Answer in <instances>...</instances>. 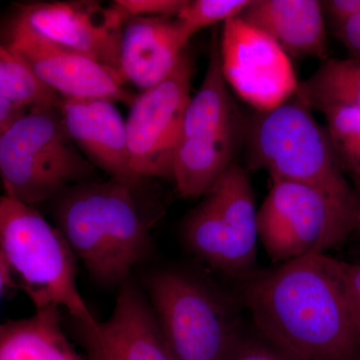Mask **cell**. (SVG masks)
<instances>
[{"label": "cell", "mask_w": 360, "mask_h": 360, "mask_svg": "<svg viewBox=\"0 0 360 360\" xmlns=\"http://www.w3.org/2000/svg\"><path fill=\"white\" fill-rule=\"evenodd\" d=\"M186 45L175 18H129L120 44L123 82L142 91L160 84L174 72Z\"/></svg>", "instance_id": "obj_16"}, {"label": "cell", "mask_w": 360, "mask_h": 360, "mask_svg": "<svg viewBox=\"0 0 360 360\" xmlns=\"http://www.w3.org/2000/svg\"><path fill=\"white\" fill-rule=\"evenodd\" d=\"M150 305L174 360H224L238 338L231 307L205 281L179 270L146 278Z\"/></svg>", "instance_id": "obj_8"}, {"label": "cell", "mask_w": 360, "mask_h": 360, "mask_svg": "<svg viewBox=\"0 0 360 360\" xmlns=\"http://www.w3.org/2000/svg\"><path fill=\"white\" fill-rule=\"evenodd\" d=\"M296 98L311 110L330 106L360 108V60L328 58L311 77L300 82Z\"/></svg>", "instance_id": "obj_19"}, {"label": "cell", "mask_w": 360, "mask_h": 360, "mask_svg": "<svg viewBox=\"0 0 360 360\" xmlns=\"http://www.w3.org/2000/svg\"><path fill=\"white\" fill-rule=\"evenodd\" d=\"M0 135H1V134H0Z\"/></svg>", "instance_id": "obj_31"}, {"label": "cell", "mask_w": 360, "mask_h": 360, "mask_svg": "<svg viewBox=\"0 0 360 360\" xmlns=\"http://www.w3.org/2000/svg\"><path fill=\"white\" fill-rule=\"evenodd\" d=\"M340 269L348 300L360 324V264L340 260Z\"/></svg>", "instance_id": "obj_25"}, {"label": "cell", "mask_w": 360, "mask_h": 360, "mask_svg": "<svg viewBox=\"0 0 360 360\" xmlns=\"http://www.w3.org/2000/svg\"><path fill=\"white\" fill-rule=\"evenodd\" d=\"M6 45L61 98L134 103L117 73L84 54L25 32H8Z\"/></svg>", "instance_id": "obj_13"}, {"label": "cell", "mask_w": 360, "mask_h": 360, "mask_svg": "<svg viewBox=\"0 0 360 360\" xmlns=\"http://www.w3.org/2000/svg\"><path fill=\"white\" fill-rule=\"evenodd\" d=\"M359 212H360V208H359Z\"/></svg>", "instance_id": "obj_30"}, {"label": "cell", "mask_w": 360, "mask_h": 360, "mask_svg": "<svg viewBox=\"0 0 360 360\" xmlns=\"http://www.w3.org/2000/svg\"><path fill=\"white\" fill-rule=\"evenodd\" d=\"M245 122L222 75L219 33L213 30L207 70L187 104L175 151L172 180L180 195L200 198L212 189L234 162Z\"/></svg>", "instance_id": "obj_6"}, {"label": "cell", "mask_w": 360, "mask_h": 360, "mask_svg": "<svg viewBox=\"0 0 360 360\" xmlns=\"http://www.w3.org/2000/svg\"><path fill=\"white\" fill-rule=\"evenodd\" d=\"M357 229H360V212L359 213V224H357Z\"/></svg>", "instance_id": "obj_29"}, {"label": "cell", "mask_w": 360, "mask_h": 360, "mask_svg": "<svg viewBox=\"0 0 360 360\" xmlns=\"http://www.w3.org/2000/svg\"><path fill=\"white\" fill-rule=\"evenodd\" d=\"M240 18L267 33L290 58H329L321 1L251 0Z\"/></svg>", "instance_id": "obj_17"}, {"label": "cell", "mask_w": 360, "mask_h": 360, "mask_svg": "<svg viewBox=\"0 0 360 360\" xmlns=\"http://www.w3.org/2000/svg\"><path fill=\"white\" fill-rule=\"evenodd\" d=\"M59 309L0 323V360H84L65 335Z\"/></svg>", "instance_id": "obj_18"}, {"label": "cell", "mask_w": 360, "mask_h": 360, "mask_svg": "<svg viewBox=\"0 0 360 360\" xmlns=\"http://www.w3.org/2000/svg\"><path fill=\"white\" fill-rule=\"evenodd\" d=\"M193 61L184 52L174 72L144 90L131 104L127 118L130 167L141 179H172L174 161L184 113L191 101Z\"/></svg>", "instance_id": "obj_11"}, {"label": "cell", "mask_w": 360, "mask_h": 360, "mask_svg": "<svg viewBox=\"0 0 360 360\" xmlns=\"http://www.w3.org/2000/svg\"><path fill=\"white\" fill-rule=\"evenodd\" d=\"M131 186L110 179L68 187L54 217L75 257L97 283L122 286L148 257L151 238Z\"/></svg>", "instance_id": "obj_2"}, {"label": "cell", "mask_w": 360, "mask_h": 360, "mask_svg": "<svg viewBox=\"0 0 360 360\" xmlns=\"http://www.w3.org/2000/svg\"><path fill=\"white\" fill-rule=\"evenodd\" d=\"M94 174L96 167L71 141L59 106L30 108L0 135L4 194L25 205L54 200Z\"/></svg>", "instance_id": "obj_5"}, {"label": "cell", "mask_w": 360, "mask_h": 360, "mask_svg": "<svg viewBox=\"0 0 360 360\" xmlns=\"http://www.w3.org/2000/svg\"><path fill=\"white\" fill-rule=\"evenodd\" d=\"M115 4L129 18L148 16L176 18L186 0H116Z\"/></svg>", "instance_id": "obj_24"}, {"label": "cell", "mask_w": 360, "mask_h": 360, "mask_svg": "<svg viewBox=\"0 0 360 360\" xmlns=\"http://www.w3.org/2000/svg\"><path fill=\"white\" fill-rule=\"evenodd\" d=\"M0 257L11 288L22 290L35 309H65L77 322L94 324L78 290L75 253L58 227L32 205L0 196Z\"/></svg>", "instance_id": "obj_3"}, {"label": "cell", "mask_w": 360, "mask_h": 360, "mask_svg": "<svg viewBox=\"0 0 360 360\" xmlns=\"http://www.w3.org/2000/svg\"><path fill=\"white\" fill-rule=\"evenodd\" d=\"M0 97L30 108L59 106L61 97L37 79L28 66L7 45L0 44Z\"/></svg>", "instance_id": "obj_20"}, {"label": "cell", "mask_w": 360, "mask_h": 360, "mask_svg": "<svg viewBox=\"0 0 360 360\" xmlns=\"http://www.w3.org/2000/svg\"><path fill=\"white\" fill-rule=\"evenodd\" d=\"M7 288H11V281H9L8 274L6 269V265L4 264L1 257H0V300H1L2 295Z\"/></svg>", "instance_id": "obj_28"}, {"label": "cell", "mask_w": 360, "mask_h": 360, "mask_svg": "<svg viewBox=\"0 0 360 360\" xmlns=\"http://www.w3.org/2000/svg\"><path fill=\"white\" fill-rule=\"evenodd\" d=\"M251 0H186L176 16L182 37L188 44L196 32L219 22L238 18Z\"/></svg>", "instance_id": "obj_22"}, {"label": "cell", "mask_w": 360, "mask_h": 360, "mask_svg": "<svg viewBox=\"0 0 360 360\" xmlns=\"http://www.w3.org/2000/svg\"><path fill=\"white\" fill-rule=\"evenodd\" d=\"M243 300L260 338L292 360H360V324L340 260L326 255L252 274Z\"/></svg>", "instance_id": "obj_1"}, {"label": "cell", "mask_w": 360, "mask_h": 360, "mask_svg": "<svg viewBox=\"0 0 360 360\" xmlns=\"http://www.w3.org/2000/svg\"><path fill=\"white\" fill-rule=\"evenodd\" d=\"M326 129L343 172L360 182V108L330 106L324 108Z\"/></svg>", "instance_id": "obj_21"}, {"label": "cell", "mask_w": 360, "mask_h": 360, "mask_svg": "<svg viewBox=\"0 0 360 360\" xmlns=\"http://www.w3.org/2000/svg\"><path fill=\"white\" fill-rule=\"evenodd\" d=\"M243 142L250 167L266 170L272 181L309 184L360 207L326 127L295 96L246 120Z\"/></svg>", "instance_id": "obj_4"}, {"label": "cell", "mask_w": 360, "mask_h": 360, "mask_svg": "<svg viewBox=\"0 0 360 360\" xmlns=\"http://www.w3.org/2000/svg\"><path fill=\"white\" fill-rule=\"evenodd\" d=\"M61 115L71 141L111 179L134 188L141 177L130 167L127 125L106 99L61 98Z\"/></svg>", "instance_id": "obj_15"}, {"label": "cell", "mask_w": 360, "mask_h": 360, "mask_svg": "<svg viewBox=\"0 0 360 360\" xmlns=\"http://www.w3.org/2000/svg\"><path fill=\"white\" fill-rule=\"evenodd\" d=\"M127 20L115 1L30 2L16 6L8 32L28 33L84 54L122 77L120 44Z\"/></svg>", "instance_id": "obj_10"}, {"label": "cell", "mask_w": 360, "mask_h": 360, "mask_svg": "<svg viewBox=\"0 0 360 360\" xmlns=\"http://www.w3.org/2000/svg\"><path fill=\"white\" fill-rule=\"evenodd\" d=\"M324 15H328L333 27L360 14V0H328L321 1Z\"/></svg>", "instance_id": "obj_26"}, {"label": "cell", "mask_w": 360, "mask_h": 360, "mask_svg": "<svg viewBox=\"0 0 360 360\" xmlns=\"http://www.w3.org/2000/svg\"><path fill=\"white\" fill-rule=\"evenodd\" d=\"M359 208L309 184L272 181L258 210V234L281 264L326 255L357 229Z\"/></svg>", "instance_id": "obj_7"}, {"label": "cell", "mask_w": 360, "mask_h": 360, "mask_svg": "<svg viewBox=\"0 0 360 360\" xmlns=\"http://www.w3.org/2000/svg\"><path fill=\"white\" fill-rule=\"evenodd\" d=\"M333 32L349 52V58L360 60V14L333 27Z\"/></svg>", "instance_id": "obj_27"}, {"label": "cell", "mask_w": 360, "mask_h": 360, "mask_svg": "<svg viewBox=\"0 0 360 360\" xmlns=\"http://www.w3.org/2000/svg\"><path fill=\"white\" fill-rule=\"evenodd\" d=\"M202 198L184 221V243L215 269L231 276H250L259 234L248 172L234 161Z\"/></svg>", "instance_id": "obj_9"}, {"label": "cell", "mask_w": 360, "mask_h": 360, "mask_svg": "<svg viewBox=\"0 0 360 360\" xmlns=\"http://www.w3.org/2000/svg\"><path fill=\"white\" fill-rule=\"evenodd\" d=\"M75 324L84 360H174L150 303L131 281L120 286L108 321Z\"/></svg>", "instance_id": "obj_14"}, {"label": "cell", "mask_w": 360, "mask_h": 360, "mask_svg": "<svg viewBox=\"0 0 360 360\" xmlns=\"http://www.w3.org/2000/svg\"><path fill=\"white\" fill-rule=\"evenodd\" d=\"M224 360H292L262 338L239 335Z\"/></svg>", "instance_id": "obj_23"}, {"label": "cell", "mask_w": 360, "mask_h": 360, "mask_svg": "<svg viewBox=\"0 0 360 360\" xmlns=\"http://www.w3.org/2000/svg\"><path fill=\"white\" fill-rule=\"evenodd\" d=\"M219 56L225 82L257 112L274 110L297 92L300 82L290 56L240 16L222 23Z\"/></svg>", "instance_id": "obj_12"}]
</instances>
